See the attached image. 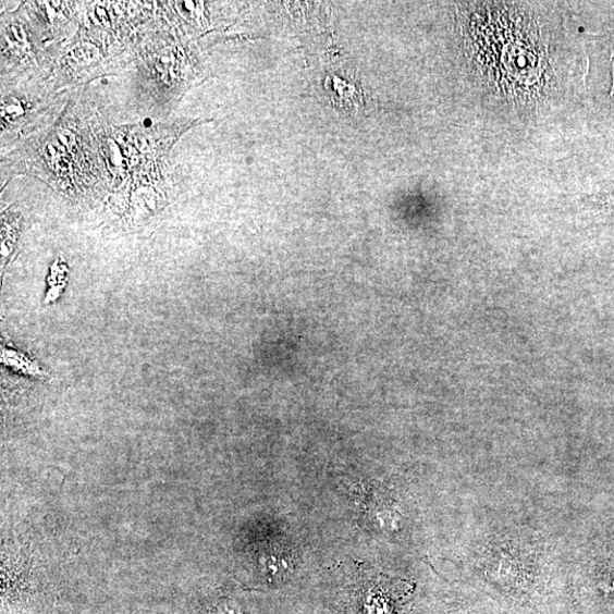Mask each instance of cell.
<instances>
[{"mask_svg":"<svg viewBox=\"0 0 614 614\" xmlns=\"http://www.w3.org/2000/svg\"><path fill=\"white\" fill-rule=\"evenodd\" d=\"M0 363H2L5 368H10L20 374L49 381L50 376L40 368L38 363L33 360L29 355L20 352L9 343L3 342L2 344Z\"/></svg>","mask_w":614,"mask_h":614,"instance_id":"1","label":"cell"}]
</instances>
